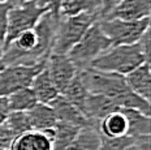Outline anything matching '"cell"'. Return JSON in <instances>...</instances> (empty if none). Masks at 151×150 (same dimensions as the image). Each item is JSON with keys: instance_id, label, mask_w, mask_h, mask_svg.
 <instances>
[{"instance_id": "6da1fadb", "label": "cell", "mask_w": 151, "mask_h": 150, "mask_svg": "<svg viewBox=\"0 0 151 150\" xmlns=\"http://www.w3.org/2000/svg\"><path fill=\"white\" fill-rule=\"evenodd\" d=\"M60 14L47 11L35 27L21 33L4 48L3 65H35L45 63L52 54Z\"/></svg>"}, {"instance_id": "7a4b0ae2", "label": "cell", "mask_w": 151, "mask_h": 150, "mask_svg": "<svg viewBox=\"0 0 151 150\" xmlns=\"http://www.w3.org/2000/svg\"><path fill=\"white\" fill-rule=\"evenodd\" d=\"M80 74L91 94H99L122 108H133L150 116V102L132 92L122 74L85 68Z\"/></svg>"}, {"instance_id": "3957f363", "label": "cell", "mask_w": 151, "mask_h": 150, "mask_svg": "<svg viewBox=\"0 0 151 150\" xmlns=\"http://www.w3.org/2000/svg\"><path fill=\"white\" fill-rule=\"evenodd\" d=\"M146 61H150V29L134 45L109 47L94 59L89 68L125 76Z\"/></svg>"}, {"instance_id": "277c9868", "label": "cell", "mask_w": 151, "mask_h": 150, "mask_svg": "<svg viewBox=\"0 0 151 150\" xmlns=\"http://www.w3.org/2000/svg\"><path fill=\"white\" fill-rule=\"evenodd\" d=\"M102 17V13H82L73 17H61L56 30L52 54L68 55L72 47L78 42L86 30Z\"/></svg>"}, {"instance_id": "5b68a950", "label": "cell", "mask_w": 151, "mask_h": 150, "mask_svg": "<svg viewBox=\"0 0 151 150\" xmlns=\"http://www.w3.org/2000/svg\"><path fill=\"white\" fill-rule=\"evenodd\" d=\"M109 47H112L111 40L102 32L96 21L86 30L82 38L72 47V50L68 52V56L77 67V69L81 71L89 67V64L94 59L106 52Z\"/></svg>"}, {"instance_id": "8992f818", "label": "cell", "mask_w": 151, "mask_h": 150, "mask_svg": "<svg viewBox=\"0 0 151 150\" xmlns=\"http://www.w3.org/2000/svg\"><path fill=\"white\" fill-rule=\"evenodd\" d=\"M98 24L112 46L134 45L150 29V18L127 21L113 17H100Z\"/></svg>"}, {"instance_id": "52a82bcc", "label": "cell", "mask_w": 151, "mask_h": 150, "mask_svg": "<svg viewBox=\"0 0 151 150\" xmlns=\"http://www.w3.org/2000/svg\"><path fill=\"white\" fill-rule=\"evenodd\" d=\"M45 8L37 4V0L25 1L22 5L11 7L7 14V34H5L4 48L21 33L35 27L40 17L46 13Z\"/></svg>"}, {"instance_id": "ba28073f", "label": "cell", "mask_w": 151, "mask_h": 150, "mask_svg": "<svg viewBox=\"0 0 151 150\" xmlns=\"http://www.w3.org/2000/svg\"><path fill=\"white\" fill-rule=\"evenodd\" d=\"M46 63L35 65H7L0 69V97H8L14 92L30 87L34 77L46 67Z\"/></svg>"}, {"instance_id": "9c48e42d", "label": "cell", "mask_w": 151, "mask_h": 150, "mask_svg": "<svg viewBox=\"0 0 151 150\" xmlns=\"http://www.w3.org/2000/svg\"><path fill=\"white\" fill-rule=\"evenodd\" d=\"M46 67L48 69L51 80L53 81L56 89L59 90L60 94L64 92L65 87L69 85V82L74 79L76 74L78 73L77 67L69 59L68 55L51 54L50 58L47 59Z\"/></svg>"}, {"instance_id": "30bf717a", "label": "cell", "mask_w": 151, "mask_h": 150, "mask_svg": "<svg viewBox=\"0 0 151 150\" xmlns=\"http://www.w3.org/2000/svg\"><path fill=\"white\" fill-rule=\"evenodd\" d=\"M151 0H122L102 17H113L127 21L150 18Z\"/></svg>"}, {"instance_id": "8fae6325", "label": "cell", "mask_w": 151, "mask_h": 150, "mask_svg": "<svg viewBox=\"0 0 151 150\" xmlns=\"http://www.w3.org/2000/svg\"><path fill=\"white\" fill-rule=\"evenodd\" d=\"M53 128L46 131H26L17 136L9 150H52Z\"/></svg>"}, {"instance_id": "7c38bea8", "label": "cell", "mask_w": 151, "mask_h": 150, "mask_svg": "<svg viewBox=\"0 0 151 150\" xmlns=\"http://www.w3.org/2000/svg\"><path fill=\"white\" fill-rule=\"evenodd\" d=\"M50 106H51L52 110L55 111L58 121L72 124V125H76L78 128L94 124V123H91L78 108H76L72 103H69L63 95L56 97V98L50 103Z\"/></svg>"}, {"instance_id": "4fadbf2b", "label": "cell", "mask_w": 151, "mask_h": 150, "mask_svg": "<svg viewBox=\"0 0 151 150\" xmlns=\"http://www.w3.org/2000/svg\"><path fill=\"white\" fill-rule=\"evenodd\" d=\"M125 81L132 92L150 102L151 99V69L150 61L141 64L136 69L125 74Z\"/></svg>"}, {"instance_id": "5bb4252c", "label": "cell", "mask_w": 151, "mask_h": 150, "mask_svg": "<svg viewBox=\"0 0 151 150\" xmlns=\"http://www.w3.org/2000/svg\"><path fill=\"white\" fill-rule=\"evenodd\" d=\"M119 108L120 107L115 105L107 97L89 93L86 105H85V116L89 119L91 123L98 124L103 118H106L107 115H109L113 111H117Z\"/></svg>"}, {"instance_id": "9a60e30c", "label": "cell", "mask_w": 151, "mask_h": 150, "mask_svg": "<svg viewBox=\"0 0 151 150\" xmlns=\"http://www.w3.org/2000/svg\"><path fill=\"white\" fill-rule=\"evenodd\" d=\"M30 89L35 94L38 103H45V105H50L56 97L60 95L53 81L51 80V76H50L47 67H45L34 77L33 82L30 85Z\"/></svg>"}, {"instance_id": "2e32d148", "label": "cell", "mask_w": 151, "mask_h": 150, "mask_svg": "<svg viewBox=\"0 0 151 150\" xmlns=\"http://www.w3.org/2000/svg\"><path fill=\"white\" fill-rule=\"evenodd\" d=\"M128 119L121 111V107L117 111H113L98 123V129L103 137H122L128 136Z\"/></svg>"}, {"instance_id": "e0dca14e", "label": "cell", "mask_w": 151, "mask_h": 150, "mask_svg": "<svg viewBox=\"0 0 151 150\" xmlns=\"http://www.w3.org/2000/svg\"><path fill=\"white\" fill-rule=\"evenodd\" d=\"M100 145L102 136L99 133L98 124H90L80 128L67 150H100Z\"/></svg>"}, {"instance_id": "ac0fdd59", "label": "cell", "mask_w": 151, "mask_h": 150, "mask_svg": "<svg viewBox=\"0 0 151 150\" xmlns=\"http://www.w3.org/2000/svg\"><path fill=\"white\" fill-rule=\"evenodd\" d=\"M31 129L34 131H46L55 128L58 119H56L55 111L50 105L45 103H37L31 110L26 111Z\"/></svg>"}, {"instance_id": "d6986e66", "label": "cell", "mask_w": 151, "mask_h": 150, "mask_svg": "<svg viewBox=\"0 0 151 150\" xmlns=\"http://www.w3.org/2000/svg\"><path fill=\"white\" fill-rule=\"evenodd\" d=\"M102 0H61L60 4V16L61 17H73L82 13H93L99 12L103 14Z\"/></svg>"}, {"instance_id": "ffe728a7", "label": "cell", "mask_w": 151, "mask_h": 150, "mask_svg": "<svg viewBox=\"0 0 151 150\" xmlns=\"http://www.w3.org/2000/svg\"><path fill=\"white\" fill-rule=\"evenodd\" d=\"M60 95H63L69 103H72L76 108H78L85 115V105H86V99L87 95H89V90L83 84L80 71H78V73L74 76V79L69 82V85L65 87L64 92Z\"/></svg>"}, {"instance_id": "44dd1931", "label": "cell", "mask_w": 151, "mask_h": 150, "mask_svg": "<svg viewBox=\"0 0 151 150\" xmlns=\"http://www.w3.org/2000/svg\"><path fill=\"white\" fill-rule=\"evenodd\" d=\"M121 111L128 119V136L134 140L141 136H150L151 133V120L150 116L133 108H122Z\"/></svg>"}, {"instance_id": "7402d4cb", "label": "cell", "mask_w": 151, "mask_h": 150, "mask_svg": "<svg viewBox=\"0 0 151 150\" xmlns=\"http://www.w3.org/2000/svg\"><path fill=\"white\" fill-rule=\"evenodd\" d=\"M53 131L55 132H53L52 138V150H67L80 128L68 123L58 121Z\"/></svg>"}, {"instance_id": "603a6c76", "label": "cell", "mask_w": 151, "mask_h": 150, "mask_svg": "<svg viewBox=\"0 0 151 150\" xmlns=\"http://www.w3.org/2000/svg\"><path fill=\"white\" fill-rule=\"evenodd\" d=\"M7 98H8L11 112H13V111L26 112V111L31 110V108L38 103L37 97H35V94L33 93V90H31L30 87L17 90V92H14L13 94L8 95Z\"/></svg>"}, {"instance_id": "cb8c5ba5", "label": "cell", "mask_w": 151, "mask_h": 150, "mask_svg": "<svg viewBox=\"0 0 151 150\" xmlns=\"http://www.w3.org/2000/svg\"><path fill=\"white\" fill-rule=\"evenodd\" d=\"M8 125V128L14 133V136H20L21 133L26 132V131L31 129L29 116H27V112L22 111H13L9 114L8 119L4 121Z\"/></svg>"}, {"instance_id": "d4e9b609", "label": "cell", "mask_w": 151, "mask_h": 150, "mask_svg": "<svg viewBox=\"0 0 151 150\" xmlns=\"http://www.w3.org/2000/svg\"><path fill=\"white\" fill-rule=\"evenodd\" d=\"M134 145V138L130 136L122 137H103L100 150H125L129 146Z\"/></svg>"}, {"instance_id": "484cf974", "label": "cell", "mask_w": 151, "mask_h": 150, "mask_svg": "<svg viewBox=\"0 0 151 150\" xmlns=\"http://www.w3.org/2000/svg\"><path fill=\"white\" fill-rule=\"evenodd\" d=\"M14 138H16L14 133L9 129L7 124L5 123L0 124V148L9 150V148H11V145H12V142H13Z\"/></svg>"}, {"instance_id": "4316f807", "label": "cell", "mask_w": 151, "mask_h": 150, "mask_svg": "<svg viewBox=\"0 0 151 150\" xmlns=\"http://www.w3.org/2000/svg\"><path fill=\"white\" fill-rule=\"evenodd\" d=\"M12 5L9 3H0V43L4 45L7 34V14Z\"/></svg>"}, {"instance_id": "83f0119b", "label": "cell", "mask_w": 151, "mask_h": 150, "mask_svg": "<svg viewBox=\"0 0 151 150\" xmlns=\"http://www.w3.org/2000/svg\"><path fill=\"white\" fill-rule=\"evenodd\" d=\"M37 4L48 12H52L55 14H60L61 0H37Z\"/></svg>"}, {"instance_id": "f1b7e54d", "label": "cell", "mask_w": 151, "mask_h": 150, "mask_svg": "<svg viewBox=\"0 0 151 150\" xmlns=\"http://www.w3.org/2000/svg\"><path fill=\"white\" fill-rule=\"evenodd\" d=\"M11 114V108H9V103L7 97H0V124H3L8 119Z\"/></svg>"}, {"instance_id": "f546056e", "label": "cell", "mask_w": 151, "mask_h": 150, "mask_svg": "<svg viewBox=\"0 0 151 150\" xmlns=\"http://www.w3.org/2000/svg\"><path fill=\"white\" fill-rule=\"evenodd\" d=\"M134 145L138 150H151V138L150 136H141L134 140Z\"/></svg>"}, {"instance_id": "4dcf8cb0", "label": "cell", "mask_w": 151, "mask_h": 150, "mask_svg": "<svg viewBox=\"0 0 151 150\" xmlns=\"http://www.w3.org/2000/svg\"><path fill=\"white\" fill-rule=\"evenodd\" d=\"M121 1H122V0H107L106 9H104V14H106L107 12H108L111 8H113V7H115V5H117L119 3H121ZM104 14H103V16H104Z\"/></svg>"}, {"instance_id": "1f68e13d", "label": "cell", "mask_w": 151, "mask_h": 150, "mask_svg": "<svg viewBox=\"0 0 151 150\" xmlns=\"http://www.w3.org/2000/svg\"><path fill=\"white\" fill-rule=\"evenodd\" d=\"M3 52H4V45H3V43H0V69H3V68H4V65H3V61H1Z\"/></svg>"}, {"instance_id": "d6a6232c", "label": "cell", "mask_w": 151, "mask_h": 150, "mask_svg": "<svg viewBox=\"0 0 151 150\" xmlns=\"http://www.w3.org/2000/svg\"><path fill=\"white\" fill-rule=\"evenodd\" d=\"M125 150H138V149L136 148V145H132V146H129V148L125 149Z\"/></svg>"}, {"instance_id": "836d02e7", "label": "cell", "mask_w": 151, "mask_h": 150, "mask_svg": "<svg viewBox=\"0 0 151 150\" xmlns=\"http://www.w3.org/2000/svg\"><path fill=\"white\" fill-rule=\"evenodd\" d=\"M103 1V5H104V9H106V4H107V0H102ZM104 9H103V14H104ZM102 14V16H103Z\"/></svg>"}, {"instance_id": "e575fe53", "label": "cell", "mask_w": 151, "mask_h": 150, "mask_svg": "<svg viewBox=\"0 0 151 150\" xmlns=\"http://www.w3.org/2000/svg\"><path fill=\"white\" fill-rule=\"evenodd\" d=\"M11 0H0V3H9Z\"/></svg>"}, {"instance_id": "d590c367", "label": "cell", "mask_w": 151, "mask_h": 150, "mask_svg": "<svg viewBox=\"0 0 151 150\" xmlns=\"http://www.w3.org/2000/svg\"><path fill=\"white\" fill-rule=\"evenodd\" d=\"M0 150H8V149H3V148H0Z\"/></svg>"}, {"instance_id": "8d00e7d4", "label": "cell", "mask_w": 151, "mask_h": 150, "mask_svg": "<svg viewBox=\"0 0 151 150\" xmlns=\"http://www.w3.org/2000/svg\"><path fill=\"white\" fill-rule=\"evenodd\" d=\"M26 1H30V0H26Z\"/></svg>"}]
</instances>
